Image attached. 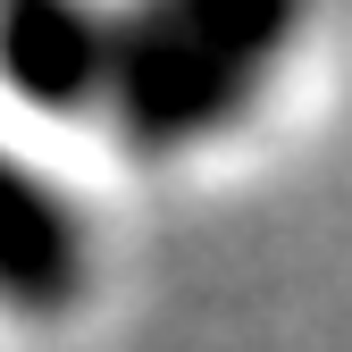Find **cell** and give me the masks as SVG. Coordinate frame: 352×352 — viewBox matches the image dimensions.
<instances>
[{
	"label": "cell",
	"mask_w": 352,
	"mask_h": 352,
	"mask_svg": "<svg viewBox=\"0 0 352 352\" xmlns=\"http://www.w3.org/2000/svg\"><path fill=\"white\" fill-rule=\"evenodd\" d=\"M302 0H143L109 42V101L143 151L218 135L294 42Z\"/></svg>",
	"instance_id": "1"
}]
</instances>
